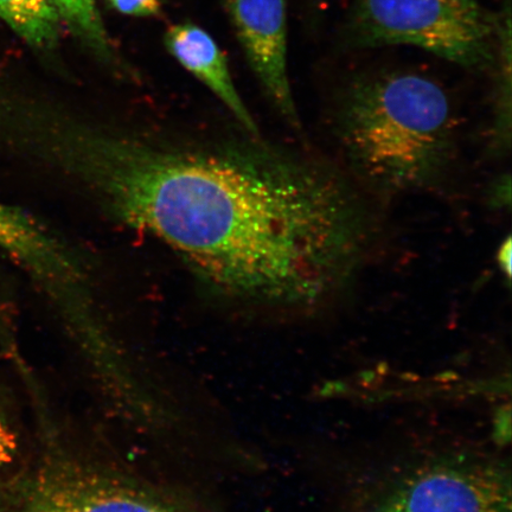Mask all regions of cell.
<instances>
[{"label":"cell","mask_w":512,"mask_h":512,"mask_svg":"<svg viewBox=\"0 0 512 512\" xmlns=\"http://www.w3.org/2000/svg\"><path fill=\"white\" fill-rule=\"evenodd\" d=\"M16 137L108 219L239 302L312 309L350 285L367 252L369 211L351 179L260 136L197 143L29 105Z\"/></svg>","instance_id":"obj_1"},{"label":"cell","mask_w":512,"mask_h":512,"mask_svg":"<svg viewBox=\"0 0 512 512\" xmlns=\"http://www.w3.org/2000/svg\"><path fill=\"white\" fill-rule=\"evenodd\" d=\"M332 128L352 174L384 194L435 188L456 162L450 96L419 73L390 70L352 79L338 96Z\"/></svg>","instance_id":"obj_2"},{"label":"cell","mask_w":512,"mask_h":512,"mask_svg":"<svg viewBox=\"0 0 512 512\" xmlns=\"http://www.w3.org/2000/svg\"><path fill=\"white\" fill-rule=\"evenodd\" d=\"M0 512H208L155 484L60 445L0 482Z\"/></svg>","instance_id":"obj_3"},{"label":"cell","mask_w":512,"mask_h":512,"mask_svg":"<svg viewBox=\"0 0 512 512\" xmlns=\"http://www.w3.org/2000/svg\"><path fill=\"white\" fill-rule=\"evenodd\" d=\"M498 28L479 0H358L347 40L361 49L412 46L480 69L496 62Z\"/></svg>","instance_id":"obj_4"},{"label":"cell","mask_w":512,"mask_h":512,"mask_svg":"<svg viewBox=\"0 0 512 512\" xmlns=\"http://www.w3.org/2000/svg\"><path fill=\"white\" fill-rule=\"evenodd\" d=\"M256 78L287 123L302 127L287 72L286 0H224Z\"/></svg>","instance_id":"obj_5"},{"label":"cell","mask_w":512,"mask_h":512,"mask_svg":"<svg viewBox=\"0 0 512 512\" xmlns=\"http://www.w3.org/2000/svg\"><path fill=\"white\" fill-rule=\"evenodd\" d=\"M0 248L47 296L85 277L78 259L64 243L23 210L0 202Z\"/></svg>","instance_id":"obj_6"},{"label":"cell","mask_w":512,"mask_h":512,"mask_svg":"<svg viewBox=\"0 0 512 512\" xmlns=\"http://www.w3.org/2000/svg\"><path fill=\"white\" fill-rule=\"evenodd\" d=\"M164 43L172 57L222 102L243 132L260 136L258 124L235 87L226 56L208 32L192 23L176 24L166 31Z\"/></svg>","instance_id":"obj_7"},{"label":"cell","mask_w":512,"mask_h":512,"mask_svg":"<svg viewBox=\"0 0 512 512\" xmlns=\"http://www.w3.org/2000/svg\"><path fill=\"white\" fill-rule=\"evenodd\" d=\"M0 21L32 48H56L62 34L59 17L44 0H0Z\"/></svg>","instance_id":"obj_8"},{"label":"cell","mask_w":512,"mask_h":512,"mask_svg":"<svg viewBox=\"0 0 512 512\" xmlns=\"http://www.w3.org/2000/svg\"><path fill=\"white\" fill-rule=\"evenodd\" d=\"M59 17L62 27L72 32L101 62L117 66L113 49L95 0H44Z\"/></svg>","instance_id":"obj_9"},{"label":"cell","mask_w":512,"mask_h":512,"mask_svg":"<svg viewBox=\"0 0 512 512\" xmlns=\"http://www.w3.org/2000/svg\"><path fill=\"white\" fill-rule=\"evenodd\" d=\"M510 5L507 15L499 18L497 57L501 63L495 111L494 136L499 149L507 147L511 140V23Z\"/></svg>","instance_id":"obj_10"},{"label":"cell","mask_w":512,"mask_h":512,"mask_svg":"<svg viewBox=\"0 0 512 512\" xmlns=\"http://www.w3.org/2000/svg\"><path fill=\"white\" fill-rule=\"evenodd\" d=\"M18 452V437L14 424L0 400V473L15 462Z\"/></svg>","instance_id":"obj_11"},{"label":"cell","mask_w":512,"mask_h":512,"mask_svg":"<svg viewBox=\"0 0 512 512\" xmlns=\"http://www.w3.org/2000/svg\"><path fill=\"white\" fill-rule=\"evenodd\" d=\"M113 9L131 17H153L160 14V0H108Z\"/></svg>","instance_id":"obj_12"},{"label":"cell","mask_w":512,"mask_h":512,"mask_svg":"<svg viewBox=\"0 0 512 512\" xmlns=\"http://www.w3.org/2000/svg\"><path fill=\"white\" fill-rule=\"evenodd\" d=\"M486 200L489 206L497 210H509L511 208V177L504 174L494 179L486 192Z\"/></svg>","instance_id":"obj_13"},{"label":"cell","mask_w":512,"mask_h":512,"mask_svg":"<svg viewBox=\"0 0 512 512\" xmlns=\"http://www.w3.org/2000/svg\"><path fill=\"white\" fill-rule=\"evenodd\" d=\"M511 260H512V239L509 235L507 239H505L501 246H499L496 261L499 271L504 275V278L510 283L511 280Z\"/></svg>","instance_id":"obj_14"},{"label":"cell","mask_w":512,"mask_h":512,"mask_svg":"<svg viewBox=\"0 0 512 512\" xmlns=\"http://www.w3.org/2000/svg\"><path fill=\"white\" fill-rule=\"evenodd\" d=\"M368 512H400L396 510L393 505H390L382 496L377 499V502L370 508Z\"/></svg>","instance_id":"obj_15"}]
</instances>
